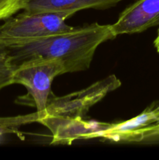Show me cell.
Wrapping results in <instances>:
<instances>
[{
  "label": "cell",
  "mask_w": 159,
  "mask_h": 160,
  "mask_svg": "<svg viewBox=\"0 0 159 160\" xmlns=\"http://www.w3.org/2000/svg\"><path fill=\"white\" fill-rule=\"evenodd\" d=\"M26 0H0V21L7 20L23 10Z\"/></svg>",
  "instance_id": "8fae6325"
},
{
  "label": "cell",
  "mask_w": 159,
  "mask_h": 160,
  "mask_svg": "<svg viewBox=\"0 0 159 160\" xmlns=\"http://www.w3.org/2000/svg\"><path fill=\"white\" fill-rule=\"evenodd\" d=\"M71 12H23L11 17L0 25V48H9L20 43L73 29L66 20Z\"/></svg>",
  "instance_id": "7a4b0ae2"
},
{
  "label": "cell",
  "mask_w": 159,
  "mask_h": 160,
  "mask_svg": "<svg viewBox=\"0 0 159 160\" xmlns=\"http://www.w3.org/2000/svg\"><path fill=\"white\" fill-rule=\"evenodd\" d=\"M122 0H26L23 11L28 12H64L75 14L88 9H106Z\"/></svg>",
  "instance_id": "ba28073f"
},
{
  "label": "cell",
  "mask_w": 159,
  "mask_h": 160,
  "mask_svg": "<svg viewBox=\"0 0 159 160\" xmlns=\"http://www.w3.org/2000/svg\"><path fill=\"white\" fill-rule=\"evenodd\" d=\"M157 25L159 26V0H137L120 13L111 28L117 37L143 32Z\"/></svg>",
  "instance_id": "52a82bcc"
},
{
  "label": "cell",
  "mask_w": 159,
  "mask_h": 160,
  "mask_svg": "<svg viewBox=\"0 0 159 160\" xmlns=\"http://www.w3.org/2000/svg\"><path fill=\"white\" fill-rule=\"evenodd\" d=\"M37 123L46 127L51 134V145H70L77 140L92 139L96 132L106 129L110 123L85 120L83 117H70L46 113Z\"/></svg>",
  "instance_id": "8992f818"
},
{
  "label": "cell",
  "mask_w": 159,
  "mask_h": 160,
  "mask_svg": "<svg viewBox=\"0 0 159 160\" xmlns=\"http://www.w3.org/2000/svg\"><path fill=\"white\" fill-rule=\"evenodd\" d=\"M39 115L37 112L26 115H20L16 117H0V128L12 130L22 136L19 128L23 125L29 124L38 121Z\"/></svg>",
  "instance_id": "30bf717a"
},
{
  "label": "cell",
  "mask_w": 159,
  "mask_h": 160,
  "mask_svg": "<svg viewBox=\"0 0 159 160\" xmlns=\"http://www.w3.org/2000/svg\"><path fill=\"white\" fill-rule=\"evenodd\" d=\"M93 138L118 144L159 143V100L151 102L139 115L120 123H110Z\"/></svg>",
  "instance_id": "277c9868"
},
{
  "label": "cell",
  "mask_w": 159,
  "mask_h": 160,
  "mask_svg": "<svg viewBox=\"0 0 159 160\" xmlns=\"http://www.w3.org/2000/svg\"><path fill=\"white\" fill-rule=\"evenodd\" d=\"M121 81L115 75L94 83L89 87L62 97L50 95L47 113L70 117H83L89 109L111 92L120 87Z\"/></svg>",
  "instance_id": "5b68a950"
},
{
  "label": "cell",
  "mask_w": 159,
  "mask_h": 160,
  "mask_svg": "<svg viewBox=\"0 0 159 160\" xmlns=\"http://www.w3.org/2000/svg\"><path fill=\"white\" fill-rule=\"evenodd\" d=\"M6 134H16L18 137H20V138L23 139V138L22 137L20 134H19L18 133L16 132V131H12V130H8V129H3V128H0V138L2 137V136L6 135Z\"/></svg>",
  "instance_id": "7c38bea8"
},
{
  "label": "cell",
  "mask_w": 159,
  "mask_h": 160,
  "mask_svg": "<svg viewBox=\"0 0 159 160\" xmlns=\"http://www.w3.org/2000/svg\"><path fill=\"white\" fill-rule=\"evenodd\" d=\"M66 73L61 61L48 59H32L17 65L12 84H21L31 95L39 119L47 113L51 95V84L57 76ZM38 119V120H39Z\"/></svg>",
  "instance_id": "3957f363"
},
{
  "label": "cell",
  "mask_w": 159,
  "mask_h": 160,
  "mask_svg": "<svg viewBox=\"0 0 159 160\" xmlns=\"http://www.w3.org/2000/svg\"><path fill=\"white\" fill-rule=\"evenodd\" d=\"M115 38L111 24L93 23L26 41L6 50L16 66L32 59H55L64 64L66 73H76L87 70L97 48Z\"/></svg>",
  "instance_id": "6da1fadb"
},
{
  "label": "cell",
  "mask_w": 159,
  "mask_h": 160,
  "mask_svg": "<svg viewBox=\"0 0 159 160\" xmlns=\"http://www.w3.org/2000/svg\"><path fill=\"white\" fill-rule=\"evenodd\" d=\"M154 48H155L157 52L159 53V28L158 29H157V36H156V38L154 40Z\"/></svg>",
  "instance_id": "4fadbf2b"
},
{
  "label": "cell",
  "mask_w": 159,
  "mask_h": 160,
  "mask_svg": "<svg viewBox=\"0 0 159 160\" xmlns=\"http://www.w3.org/2000/svg\"><path fill=\"white\" fill-rule=\"evenodd\" d=\"M16 67L9 52L0 48V91L12 84Z\"/></svg>",
  "instance_id": "9c48e42d"
}]
</instances>
